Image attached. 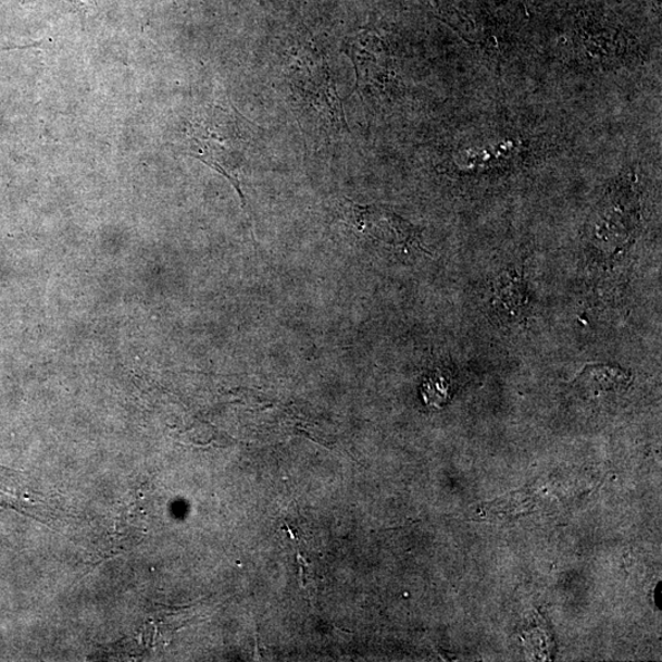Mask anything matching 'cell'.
<instances>
[{
  "instance_id": "cell-1",
  "label": "cell",
  "mask_w": 662,
  "mask_h": 662,
  "mask_svg": "<svg viewBox=\"0 0 662 662\" xmlns=\"http://www.w3.org/2000/svg\"><path fill=\"white\" fill-rule=\"evenodd\" d=\"M254 126L235 109L211 105L189 124L186 153L232 182L242 207L246 198L239 182L253 139Z\"/></svg>"
},
{
  "instance_id": "cell-2",
  "label": "cell",
  "mask_w": 662,
  "mask_h": 662,
  "mask_svg": "<svg viewBox=\"0 0 662 662\" xmlns=\"http://www.w3.org/2000/svg\"><path fill=\"white\" fill-rule=\"evenodd\" d=\"M632 383L630 373L615 364H589L575 379L574 386L591 397L620 395Z\"/></svg>"
},
{
  "instance_id": "cell-3",
  "label": "cell",
  "mask_w": 662,
  "mask_h": 662,
  "mask_svg": "<svg viewBox=\"0 0 662 662\" xmlns=\"http://www.w3.org/2000/svg\"><path fill=\"white\" fill-rule=\"evenodd\" d=\"M23 474L0 466V505L32 514L37 502Z\"/></svg>"
}]
</instances>
